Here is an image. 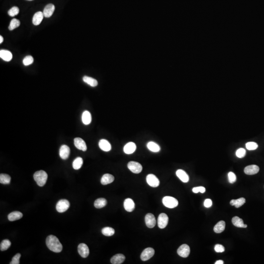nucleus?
I'll use <instances>...</instances> for the list:
<instances>
[{
    "label": "nucleus",
    "mask_w": 264,
    "mask_h": 264,
    "mask_svg": "<svg viewBox=\"0 0 264 264\" xmlns=\"http://www.w3.org/2000/svg\"><path fill=\"white\" fill-rule=\"evenodd\" d=\"M28 1H33V0H28Z\"/></svg>",
    "instance_id": "nucleus-48"
},
{
    "label": "nucleus",
    "mask_w": 264,
    "mask_h": 264,
    "mask_svg": "<svg viewBox=\"0 0 264 264\" xmlns=\"http://www.w3.org/2000/svg\"><path fill=\"white\" fill-rule=\"evenodd\" d=\"M215 264H224V261L222 260H218L217 261L215 262Z\"/></svg>",
    "instance_id": "nucleus-46"
},
{
    "label": "nucleus",
    "mask_w": 264,
    "mask_h": 264,
    "mask_svg": "<svg viewBox=\"0 0 264 264\" xmlns=\"http://www.w3.org/2000/svg\"><path fill=\"white\" fill-rule=\"evenodd\" d=\"M83 80L84 82H85L92 87H94L98 86V81L92 77L87 76H85L83 78Z\"/></svg>",
    "instance_id": "nucleus-31"
},
{
    "label": "nucleus",
    "mask_w": 264,
    "mask_h": 264,
    "mask_svg": "<svg viewBox=\"0 0 264 264\" xmlns=\"http://www.w3.org/2000/svg\"><path fill=\"white\" fill-rule=\"evenodd\" d=\"M168 217L166 214L161 213L157 219V225L159 228L163 229L168 225Z\"/></svg>",
    "instance_id": "nucleus-9"
},
{
    "label": "nucleus",
    "mask_w": 264,
    "mask_h": 264,
    "mask_svg": "<svg viewBox=\"0 0 264 264\" xmlns=\"http://www.w3.org/2000/svg\"><path fill=\"white\" fill-rule=\"evenodd\" d=\"M0 57L4 61L9 62L12 59V54L11 52L7 50H1L0 51Z\"/></svg>",
    "instance_id": "nucleus-22"
},
{
    "label": "nucleus",
    "mask_w": 264,
    "mask_h": 264,
    "mask_svg": "<svg viewBox=\"0 0 264 264\" xmlns=\"http://www.w3.org/2000/svg\"><path fill=\"white\" fill-rule=\"evenodd\" d=\"M44 17L43 12L41 11L37 12L33 16V23L35 26L40 25Z\"/></svg>",
    "instance_id": "nucleus-21"
},
{
    "label": "nucleus",
    "mask_w": 264,
    "mask_h": 264,
    "mask_svg": "<svg viewBox=\"0 0 264 264\" xmlns=\"http://www.w3.org/2000/svg\"><path fill=\"white\" fill-rule=\"evenodd\" d=\"M115 232V229L110 227H105L102 229V233L106 236H113Z\"/></svg>",
    "instance_id": "nucleus-34"
},
{
    "label": "nucleus",
    "mask_w": 264,
    "mask_h": 264,
    "mask_svg": "<svg viewBox=\"0 0 264 264\" xmlns=\"http://www.w3.org/2000/svg\"><path fill=\"white\" fill-rule=\"evenodd\" d=\"M125 257L123 254H117L112 257L111 263L113 264H121L124 261Z\"/></svg>",
    "instance_id": "nucleus-19"
},
{
    "label": "nucleus",
    "mask_w": 264,
    "mask_h": 264,
    "mask_svg": "<svg viewBox=\"0 0 264 264\" xmlns=\"http://www.w3.org/2000/svg\"><path fill=\"white\" fill-rule=\"evenodd\" d=\"M70 153V149L66 145H63L59 150L60 157L63 160H67L69 157Z\"/></svg>",
    "instance_id": "nucleus-12"
},
{
    "label": "nucleus",
    "mask_w": 264,
    "mask_h": 264,
    "mask_svg": "<svg viewBox=\"0 0 264 264\" xmlns=\"http://www.w3.org/2000/svg\"><path fill=\"white\" fill-rule=\"evenodd\" d=\"M190 253V247L186 244H184L180 246L177 250V253L182 257H188Z\"/></svg>",
    "instance_id": "nucleus-8"
},
{
    "label": "nucleus",
    "mask_w": 264,
    "mask_h": 264,
    "mask_svg": "<svg viewBox=\"0 0 264 264\" xmlns=\"http://www.w3.org/2000/svg\"><path fill=\"white\" fill-rule=\"evenodd\" d=\"M46 245L51 251L54 253H60L62 250L63 247L61 244L56 236L51 235L47 237L46 239Z\"/></svg>",
    "instance_id": "nucleus-1"
},
{
    "label": "nucleus",
    "mask_w": 264,
    "mask_h": 264,
    "mask_svg": "<svg viewBox=\"0 0 264 264\" xmlns=\"http://www.w3.org/2000/svg\"><path fill=\"white\" fill-rule=\"evenodd\" d=\"M11 246V241L8 239L4 240L2 241L0 245V250L1 251H5L9 249Z\"/></svg>",
    "instance_id": "nucleus-35"
},
{
    "label": "nucleus",
    "mask_w": 264,
    "mask_h": 264,
    "mask_svg": "<svg viewBox=\"0 0 264 264\" xmlns=\"http://www.w3.org/2000/svg\"><path fill=\"white\" fill-rule=\"evenodd\" d=\"M155 254V250L152 247H148L145 249L141 254V258L142 261L148 260L153 256Z\"/></svg>",
    "instance_id": "nucleus-6"
},
{
    "label": "nucleus",
    "mask_w": 264,
    "mask_h": 264,
    "mask_svg": "<svg viewBox=\"0 0 264 264\" xmlns=\"http://www.w3.org/2000/svg\"><path fill=\"white\" fill-rule=\"evenodd\" d=\"M20 25V22L19 20L16 19H13L11 21L8 29L10 30H12L19 27Z\"/></svg>",
    "instance_id": "nucleus-36"
},
{
    "label": "nucleus",
    "mask_w": 264,
    "mask_h": 264,
    "mask_svg": "<svg viewBox=\"0 0 264 264\" xmlns=\"http://www.w3.org/2000/svg\"><path fill=\"white\" fill-rule=\"evenodd\" d=\"M136 149H137V146L135 143L133 142H130L124 146L123 151L126 154H131L134 153V152L136 150Z\"/></svg>",
    "instance_id": "nucleus-16"
},
{
    "label": "nucleus",
    "mask_w": 264,
    "mask_h": 264,
    "mask_svg": "<svg viewBox=\"0 0 264 264\" xmlns=\"http://www.w3.org/2000/svg\"><path fill=\"white\" fill-rule=\"evenodd\" d=\"M83 163V160L82 157H77L73 161V168L76 170H78L82 166V164Z\"/></svg>",
    "instance_id": "nucleus-32"
},
{
    "label": "nucleus",
    "mask_w": 264,
    "mask_h": 264,
    "mask_svg": "<svg viewBox=\"0 0 264 264\" xmlns=\"http://www.w3.org/2000/svg\"><path fill=\"white\" fill-rule=\"evenodd\" d=\"M214 250L216 253H222L225 251V247L224 246L222 245H220V244H217L215 245L214 247Z\"/></svg>",
    "instance_id": "nucleus-44"
},
{
    "label": "nucleus",
    "mask_w": 264,
    "mask_h": 264,
    "mask_svg": "<svg viewBox=\"0 0 264 264\" xmlns=\"http://www.w3.org/2000/svg\"><path fill=\"white\" fill-rule=\"evenodd\" d=\"M33 61H34L33 58L32 56H30V55H29V56H26V57H25V58L23 59V63L24 65L29 66L31 64H33Z\"/></svg>",
    "instance_id": "nucleus-37"
},
{
    "label": "nucleus",
    "mask_w": 264,
    "mask_h": 264,
    "mask_svg": "<svg viewBox=\"0 0 264 264\" xmlns=\"http://www.w3.org/2000/svg\"><path fill=\"white\" fill-rule=\"evenodd\" d=\"M259 171V167L256 165H250L246 167L244 169L245 174L249 175H255Z\"/></svg>",
    "instance_id": "nucleus-14"
},
{
    "label": "nucleus",
    "mask_w": 264,
    "mask_h": 264,
    "mask_svg": "<svg viewBox=\"0 0 264 264\" xmlns=\"http://www.w3.org/2000/svg\"><path fill=\"white\" fill-rule=\"evenodd\" d=\"M228 181L230 184H233L236 181V176L234 173L230 172L228 174Z\"/></svg>",
    "instance_id": "nucleus-41"
},
{
    "label": "nucleus",
    "mask_w": 264,
    "mask_h": 264,
    "mask_svg": "<svg viewBox=\"0 0 264 264\" xmlns=\"http://www.w3.org/2000/svg\"><path fill=\"white\" fill-rule=\"evenodd\" d=\"M212 205V202L210 199H206V200H204V206L207 208H209L210 207H211Z\"/></svg>",
    "instance_id": "nucleus-45"
},
{
    "label": "nucleus",
    "mask_w": 264,
    "mask_h": 264,
    "mask_svg": "<svg viewBox=\"0 0 264 264\" xmlns=\"http://www.w3.org/2000/svg\"><path fill=\"white\" fill-rule=\"evenodd\" d=\"M23 217V214L19 211H13L8 215V219L10 221H15Z\"/></svg>",
    "instance_id": "nucleus-25"
},
{
    "label": "nucleus",
    "mask_w": 264,
    "mask_h": 264,
    "mask_svg": "<svg viewBox=\"0 0 264 264\" xmlns=\"http://www.w3.org/2000/svg\"><path fill=\"white\" fill-rule=\"evenodd\" d=\"M145 221L146 226L150 228H153L156 224V218L153 214L148 213L146 214L145 217Z\"/></svg>",
    "instance_id": "nucleus-11"
},
{
    "label": "nucleus",
    "mask_w": 264,
    "mask_h": 264,
    "mask_svg": "<svg viewBox=\"0 0 264 264\" xmlns=\"http://www.w3.org/2000/svg\"><path fill=\"white\" fill-rule=\"evenodd\" d=\"M146 182L152 188H157L159 186L160 182L159 179L153 174H149L146 177Z\"/></svg>",
    "instance_id": "nucleus-7"
},
{
    "label": "nucleus",
    "mask_w": 264,
    "mask_h": 264,
    "mask_svg": "<svg viewBox=\"0 0 264 264\" xmlns=\"http://www.w3.org/2000/svg\"><path fill=\"white\" fill-rule=\"evenodd\" d=\"M34 180L39 186H43L46 184L48 179V174L43 170L38 171L33 175Z\"/></svg>",
    "instance_id": "nucleus-2"
},
{
    "label": "nucleus",
    "mask_w": 264,
    "mask_h": 264,
    "mask_svg": "<svg viewBox=\"0 0 264 264\" xmlns=\"http://www.w3.org/2000/svg\"><path fill=\"white\" fill-rule=\"evenodd\" d=\"M176 175L181 181H182V182H185V183L188 182L189 180L188 175L183 170H182V169L178 170L176 171Z\"/></svg>",
    "instance_id": "nucleus-20"
},
{
    "label": "nucleus",
    "mask_w": 264,
    "mask_h": 264,
    "mask_svg": "<svg viewBox=\"0 0 264 264\" xmlns=\"http://www.w3.org/2000/svg\"><path fill=\"white\" fill-rule=\"evenodd\" d=\"M19 12V9L17 7H13L9 9L8 11V14L11 17H14L15 16L17 15Z\"/></svg>",
    "instance_id": "nucleus-39"
},
{
    "label": "nucleus",
    "mask_w": 264,
    "mask_h": 264,
    "mask_svg": "<svg viewBox=\"0 0 264 264\" xmlns=\"http://www.w3.org/2000/svg\"><path fill=\"white\" fill-rule=\"evenodd\" d=\"M147 147L150 151L153 152H158L160 150V148L159 145L153 141H150L147 143Z\"/></svg>",
    "instance_id": "nucleus-28"
},
{
    "label": "nucleus",
    "mask_w": 264,
    "mask_h": 264,
    "mask_svg": "<svg viewBox=\"0 0 264 264\" xmlns=\"http://www.w3.org/2000/svg\"><path fill=\"white\" fill-rule=\"evenodd\" d=\"M74 145L78 149L83 151H86L87 149L85 142L80 138H76L74 139Z\"/></svg>",
    "instance_id": "nucleus-13"
},
{
    "label": "nucleus",
    "mask_w": 264,
    "mask_h": 264,
    "mask_svg": "<svg viewBox=\"0 0 264 264\" xmlns=\"http://www.w3.org/2000/svg\"><path fill=\"white\" fill-rule=\"evenodd\" d=\"M232 222L234 226L238 228H247V225L244 223L243 220L237 216H235L232 219Z\"/></svg>",
    "instance_id": "nucleus-24"
},
{
    "label": "nucleus",
    "mask_w": 264,
    "mask_h": 264,
    "mask_svg": "<svg viewBox=\"0 0 264 264\" xmlns=\"http://www.w3.org/2000/svg\"><path fill=\"white\" fill-rule=\"evenodd\" d=\"M115 180V178L112 175L109 174H104L101 179V183L102 185H107L111 184Z\"/></svg>",
    "instance_id": "nucleus-23"
},
{
    "label": "nucleus",
    "mask_w": 264,
    "mask_h": 264,
    "mask_svg": "<svg viewBox=\"0 0 264 264\" xmlns=\"http://www.w3.org/2000/svg\"><path fill=\"white\" fill-rule=\"evenodd\" d=\"M192 191L194 193H198L199 192L203 193L206 192V188L203 186H200V187H196V188H193Z\"/></svg>",
    "instance_id": "nucleus-43"
},
{
    "label": "nucleus",
    "mask_w": 264,
    "mask_h": 264,
    "mask_svg": "<svg viewBox=\"0 0 264 264\" xmlns=\"http://www.w3.org/2000/svg\"><path fill=\"white\" fill-rule=\"evenodd\" d=\"M78 252L81 256L84 258L87 257L90 253L88 247L84 243H81L78 245Z\"/></svg>",
    "instance_id": "nucleus-10"
},
{
    "label": "nucleus",
    "mask_w": 264,
    "mask_h": 264,
    "mask_svg": "<svg viewBox=\"0 0 264 264\" xmlns=\"http://www.w3.org/2000/svg\"><path fill=\"white\" fill-rule=\"evenodd\" d=\"M163 205L166 207L173 208L178 206L179 202L177 199L172 197L165 196L163 199Z\"/></svg>",
    "instance_id": "nucleus-3"
},
{
    "label": "nucleus",
    "mask_w": 264,
    "mask_h": 264,
    "mask_svg": "<svg viewBox=\"0 0 264 264\" xmlns=\"http://www.w3.org/2000/svg\"><path fill=\"white\" fill-rule=\"evenodd\" d=\"M128 168L133 173L138 174L142 170V166L139 163L136 161H130L127 165Z\"/></svg>",
    "instance_id": "nucleus-5"
},
{
    "label": "nucleus",
    "mask_w": 264,
    "mask_h": 264,
    "mask_svg": "<svg viewBox=\"0 0 264 264\" xmlns=\"http://www.w3.org/2000/svg\"><path fill=\"white\" fill-rule=\"evenodd\" d=\"M124 207L128 212H132L135 208V204L133 200L130 198L125 199L124 202Z\"/></svg>",
    "instance_id": "nucleus-15"
},
{
    "label": "nucleus",
    "mask_w": 264,
    "mask_h": 264,
    "mask_svg": "<svg viewBox=\"0 0 264 264\" xmlns=\"http://www.w3.org/2000/svg\"><path fill=\"white\" fill-rule=\"evenodd\" d=\"M70 206V202L67 200L62 199L59 200L56 206V210L60 213L65 212L69 209Z\"/></svg>",
    "instance_id": "nucleus-4"
},
{
    "label": "nucleus",
    "mask_w": 264,
    "mask_h": 264,
    "mask_svg": "<svg viewBox=\"0 0 264 264\" xmlns=\"http://www.w3.org/2000/svg\"><path fill=\"white\" fill-rule=\"evenodd\" d=\"M246 147L249 150H254L257 148L258 145L254 142H249L246 143Z\"/></svg>",
    "instance_id": "nucleus-38"
},
{
    "label": "nucleus",
    "mask_w": 264,
    "mask_h": 264,
    "mask_svg": "<svg viewBox=\"0 0 264 264\" xmlns=\"http://www.w3.org/2000/svg\"><path fill=\"white\" fill-rule=\"evenodd\" d=\"M11 181V176L6 174H1L0 175V183L8 185L10 184Z\"/></svg>",
    "instance_id": "nucleus-33"
},
{
    "label": "nucleus",
    "mask_w": 264,
    "mask_h": 264,
    "mask_svg": "<svg viewBox=\"0 0 264 264\" xmlns=\"http://www.w3.org/2000/svg\"><path fill=\"white\" fill-rule=\"evenodd\" d=\"M246 203V199L244 198H241L237 200H232L230 203L231 206H235L236 208H239L243 206Z\"/></svg>",
    "instance_id": "nucleus-30"
},
{
    "label": "nucleus",
    "mask_w": 264,
    "mask_h": 264,
    "mask_svg": "<svg viewBox=\"0 0 264 264\" xmlns=\"http://www.w3.org/2000/svg\"><path fill=\"white\" fill-rule=\"evenodd\" d=\"M21 255L20 253H17L12 258V261L10 264H19L20 258L21 257Z\"/></svg>",
    "instance_id": "nucleus-42"
},
{
    "label": "nucleus",
    "mask_w": 264,
    "mask_h": 264,
    "mask_svg": "<svg viewBox=\"0 0 264 264\" xmlns=\"http://www.w3.org/2000/svg\"><path fill=\"white\" fill-rule=\"evenodd\" d=\"M99 148L102 151H105V152H109L111 150V148H112L111 144L106 139H101L99 141Z\"/></svg>",
    "instance_id": "nucleus-18"
},
{
    "label": "nucleus",
    "mask_w": 264,
    "mask_h": 264,
    "mask_svg": "<svg viewBox=\"0 0 264 264\" xmlns=\"http://www.w3.org/2000/svg\"><path fill=\"white\" fill-rule=\"evenodd\" d=\"M54 10V5L52 4H48V5H46V7L44 9V11H43L44 15L46 18H49L53 14Z\"/></svg>",
    "instance_id": "nucleus-17"
},
{
    "label": "nucleus",
    "mask_w": 264,
    "mask_h": 264,
    "mask_svg": "<svg viewBox=\"0 0 264 264\" xmlns=\"http://www.w3.org/2000/svg\"><path fill=\"white\" fill-rule=\"evenodd\" d=\"M225 223L224 221L219 222L214 228V231L216 233H220L225 229Z\"/></svg>",
    "instance_id": "nucleus-26"
},
{
    "label": "nucleus",
    "mask_w": 264,
    "mask_h": 264,
    "mask_svg": "<svg viewBox=\"0 0 264 264\" xmlns=\"http://www.w3.org/2000/svg\"><path fill=\"white\" fill-rule=\"evenodd\" d=\"M82 122L85 125H89L92 121V116L90 112L85 111L83 112L82 116Z\"/></svg>",
    "instance_id": "nucleus-27"
},
{
    "label": "nucleus",
    "mask_w": 264,
    "mask_h": 264,
    "mask_svg": "<svg viewBox=\"0 0 264 264\" xmlns=\"http://www.w3.org/2000/svg\"><path fill=\"white\" fill-rule=\"evenodd\" d=\"M107 201L104 198H99L96 199L94 203V206L96 208H101L106 206Z\"/></svg>",
    "instance_id": "nucleus-29"
},
{
    "label": "nucleus",
    "mask_w": 264,
    "mask_h": 264,
    "mask_svg": "<svg viewBox=\"0 0 264 264\" xmlns=\"http://www.w3.org/2000/svg\"><path fill=\"white\" fill-rule=\"evenodd\" d=\"M3 41H4V39H3V37L2 36H0V43L2 44V43H3Z\"/></svg>",
    "instance_id": "nucleus-47"
},
{
    "label": "nucleus",
    "mask_w": 264,
    "mask_h": 264,
    "mask_svg": "<svg viewBox=\"0 0 264 264\" xmlns=\"http://www.w3.org/2000/svg\"><path fill=\"white\" fill-rule=\"evenodd\" d=\"M246 150L245 149L242 148L238 149L236 152V156L239 158H243L246 156Z\"/></svg>",
    "instance_id": "nucleus-40"
}]
</instances>
